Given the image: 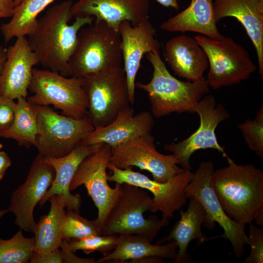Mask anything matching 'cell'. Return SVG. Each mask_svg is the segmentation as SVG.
Segmentation results:
<instances>
[{
  "instance_id": "1",
  "label": "cell",
  "mask_w": 263,
  "mask_h": 263,
  "mask_svg": "<svg viewBox=\"0 0 263 263\" xmlns=\"http://www.w3.org/2000/svg\"><path fill=\"white\" fill-rule=\"evenodd\" d=\"M72 0H64L51 7L40 18L28 36V41L42 67L67 76L68 62L75 48L77 35L86 25L91 24L93 17L73 16Z\"/></svg>"
},
{
  "instance_id": "2",
  "label": "cell",
  "mask_w": 263,
  "mask_h": 263,
  "mask_svg": "<svg viewBox=\"0 0 263 263\" xmlns=\"http://www.w3.org/2000/svg\"><path fill=\"white\" fill-rule=\"evenodd\" d=\"M228 166L214 170L211 181L227 215L246 225L263 210V171L252 164H237L229 156Z\"/></svg>"
},
{
  "instance_id": "3",
  "label": "cell",
  "mask_w": 263,
  "mask_h": 263,
  "mask_svg": "<svg viewBox=\"0 0 263 263\" xmlns=\"http://www.w3.org/2000/svg\"><path fill=\"white\" fill-rule=\"evenodd\" d=\"M146 56L153 67L152 77L147 84L135 82V87L147 93L152 115L159 118L173 113H195L199 102L209 92L206 78L181 81L168 71L159 51Z\"/></svg>"
},
{
  "instance_id": "4",
  "label": "cell",
  "mask_w": 263,
  "mask_h": 263,
  "mask_svg": "<svg viewBox=\"0 0 263 263\" xmlns=\"http://www.w3.org/2000/svg\"><path fill=\"white\" fill-rule=\"evenodd\" d=\"M119 33L102 20L82 28L68 62V76L81 77L121 67Z\"/></svg>"
},
{
  "instance_id": "5",
  "label": "cell",
  "mask_w": 263,
  "mask_h": 263,
  "mask_svg": "<svg viewBox=\"0 0 263 263\" xmlns=\"http://www.w3.org/2000/svg\"><path fill=\"white\" fill-rule=\"evenodd\" d=\"M117 192L104 222L101 235L133 234L151 242L169 220L155 215L147 219L153 200L146 189L127 183H115Z\"/></svg>"
},
{
  "instance_id": "6",
  "label": "cell",
  "mask_w": 263,
  "mask_h": 263,
  "mask_svg": "<svg viewBox=\"0 0 263 263\" xmlns=\"http://www.w3.org/2000/svg\"><path fill=\"white\" fill-rule=\"evenodd\" d=\"M27 98L32 105L49 106L61 110L62 114L75 119L86 116L88 98L81 77H67L48 69L34 68Z\"/></svg>"
},
{
  "instance_id": "7",
  "label": "cell",
  "mask_w": 263,
  "mask_h": 263,
  "mask_svg": "<svg viewBox=\"0 0 263 263\" xmlns=\"http://www.w3.org/2000/svg\"><path fill=\"white\" fill-rule=\"evenodd\" d=\"M81 78L88 98L86 116L94 129L112 123L131 104L125 73L122 67Z\"/></svg>"
},
{
  "instance_id": "8",
  "label": "cell",
  "mask_w": 263,
  "mask_h": 263,
  "mask_svg": "<svg viewBox=\"0 0 263 263\" xmlns=\"http://www.w3.org/2000/svg\"><path fill=\"white\" fill-rule=\"evenodd\" d=\"M32 105L38 125L35 147L42 156L58 158L68 154L94 129L87 116L75 119L59 114L49 106Z\"/></svg>"
},
{
  "instance_id": "9",
  "label": "cell",
  "mask_w": 263,
  "mask_h": 263,
  "mask_svg": "<svg viewBox=\"0 0 263 263\" xmlns=\"http://www.w3.org/2000/svg\"><path fill=\"white\" fill-rule=\"evenodd\" d=\"M214 170L211 160L201 163L186 187V196L187 199H196L200 203L207 214L204 226L213 230L218 223L224 231L219 237L229 240L236 257L240 258L244 255V245H248L245 225L232 220L222 207L212 184Z\"/></svg>"
},
{
  "instance_id": "10",
  "label": "cell",
  "mask_w": 263,
  "mask_h": 263,
  "mask_svg": "<svg viewBox=\"0 0 263 263\" xmlns=\"http://www.w3.org/2000/svg\"><path fill=\"white\" fill-rule=\"evenodd\" d=\"M194 38L207 56L209 68L206 79L212 89L238 84L256 70L247 51L231 38L218 40L198 35Z\"/></svg>"
},
{
  "instance_id": "11",
  "label": "cell",
  "mask_w": 263,
  "mask_h": 263,
  "mask_svg": "<svg viewBox=\"0 0 263 263\" xmlns=\"http://www.w3.org/2000/svg\"><path fill=\"white\" fill-rule=\"evenodd\" d=\"M107 169L112 171L111 175H107L108 181L127 183L150 191L153 197L150 211H161L162 218L168 220L173 218L174 213L186 204L185 189L193 174L190 170H185L169 181L161 183L133 171L132 167L121 169L109 163Z\"/></svg>"
},
{
  "instance_id": "12",
  "label": "cell",
  "mask_w": 263,
  "mask_h": 263,
  "mask_svg": "<svg viewBox=\"0 0 263 263\" xmlns=\"http://www.w3.org/2000/svg\"><path fill=\"white\" fill-rule=\"evenodd\" d=\"M111 149L110 164L121 169L135 166L147 170L158 183H166L186 170L178 166L173 154H163L157 150L151 133Z\"/></svg>"
},
{
  "instance_id": "13",
  "label": "cell",
  "mask_w": 263,
  "mask_h": 263,
  "mask_svg": "<svg viewBox=\"0 0 263 263\" xmlns=\"http://www.w3.org/2000/svg\"><path fill=\"white\" fill-rule=\"evenodd\" d=\"M200 118L197 130L187 138L176 143H171L164 146L167 151L170 152L178 161V164L186 170H191L189 159L198 150L212 149L228 156L218 141L215 134L217 126L228 119L230 114L222 104H217L214 96L211 94L203 97L199 102L195 111Z\"/></svg>"
},
{
  "instance_id": "14",
  "label": "cell",
  "mask_w": 263,
  "mask_h": 263,
  "mask_svg": "<svg viewBox=\"0 0 263 263\" xmlns=\"http://www.w3.org/2000/svg\"><path fill=\"white\" fill-rule=\"evenodd\" d=\"M111 154V146L103 144L98 150L81 162L70 185V191L85 186L97 208V217L94 221L100 232L117 192V185L112 188L107 179L106 170Z\"/></svg>"
},
{
  "instance_id": "15",
  "label": "cell",
  "mask_w": 263,
  "mask_h": 263,
  "mask_svg": "<svg viewBox=\"0 0 263 263\" xmlns=\"http://www.w3.org/2000/svg\"><path fill=\"white\" fill-rule=\"evenodd\" d=\"M55 177L54 168L44 162L38 154L26 180L12 193L8 209L15 215V223L22 230L34 233L37 224L33 216L34 208L44 197Z\"/></svg>"
},
{
  "instance_id": "16",
  "label": "cell",
  "mask_w": 263,
  "mask_h": 263,
  "mask_svg": "<svg viewBox=\"0 0 263 263\" xmlns=\"http://www.w3.org/2000/svg\"><path fill=\"white\" fill-rule=\"evenodd\" d=\"M121 38L124 70L131 104L135 100V78L145 54L159 51L160 44L155 38L156 29L148 19L133 25L128 21H123L118 30Z\"/></svg>"
},
{
  "instance_id": "17",
  "label": "cell",
  "mask_w": 263,
  "mask_h": 263,
  "mask_svg": "<svg viewBox=\"0 0 263 263\" xmlns=\"http://www.w3.org/2000/svg\"><path fill=\"white\" fill-rule=\"evenodd\" d=\"M39 64L26 37L17 38L6 49V58L0 76V95L11 99L26 97L34 66Z\"/></svg>"
},
{
  "instance_id": "18",
  "label": "cell",
  "mask_w": 263,
  "mask_h": 263,
  "mask_svg": "<svg viewBox=\"0 0 263 263\" xmlns=\"http://www.w3.org/2000/svg\"><path fill=\"white\" fill-rule=\"evenodd\" d=\"M149 0H77L73 3V17H95L118 31L120 23L133 25L148 19Z\"/></svg>"
},
{
  "instance_id": "19",
  "label": "cell",
  "mask_w": 263,
  "mask_h": 263,
  "mask_svg": "<svg viewBox=\"0 0 263 263\" xmlns=\"http://www.w3.org/2000/svg\"><path fill=\"white\" fill-rule=\"evenodd\" d=\"M154 121L152 114L142 111L134 114L129 106L110 124L94 129L80 143L84 145L106 144L114 148L134 138L150 134Z\"/></svg>"
},
{
  "instance_id": "20",
  "label": "cell",
  "mask_w": 263,
  "mask_h": 263,
  "mask_svg": "<svg viewBox=\"0 0 263 263\" xmlns=\"http://www.w3.org/2000/svg\"><path fill=\"white\" fill-rule=\"evenodd\" d=\"M178 246L171 240L167 244H153L144 237L133 234L119 235L115 248L96 261V263H162L165 259L175 260Z\"/></svg>"
},
{
  "instance_id": "21",
  "label": "cell",
  "mask_w": 263,
  "mask_h": 263,
  "mask_svg": "<svg viewBox=\"0 0 263 263\" xmlns=\"http://www.w3.org/2000/svg\"><path fill=\"white\" fill-rule=\"evenodd\" d=\"M216 22L222 19L236 18L244 26L255 48L259 72L263 78V1L213 0Z\"/></svg>"
},
{
  "instance_id": "22",
  "label": "cell",
  "mask_w": 263,
  "mask_h": 263,
  "mask_svg": "<svg viewBox=\"0 0 263 263\" xmlns=\"http://www.w3.org/2000/svg\"><path fill=\"white\" fill-rule=\"evenodd\" d=\"M102 144L84 145L79 144L69 153L58 158L42 156L43 161L54 168L55 177L47 193L39 203L41 207L52 196L57 194L63 196L67 200V209L79 213L81 197L79 194L71 193V182L81 162L88 155L98 150Z\"/></svg>"
},
{
  "instance_id": "23",
  "label": "cell",
  "mask_w": 263,
  "mask_h": 263,
  "mask_svg": "<svg viewBox=\"0 0 263 263\" xmlns=\"http://www.w3.org/2000/svg\"><path fill=\"white\" fill-rule=\"evenodd\" d=\"M166 62L180 77L190 81L201 79L208 67L207 56L196 39L182 35L174 37L165 44Z\"/></svg>"
},
{
  "instance_id": "24",
  "label": "cell",
  "mask_w": 263,
  "mask_h": 263,
  "mask_svg": "<svg viewBox=\"0 0 263 263\" xmlns=\"http://www.w3.org/2000/svg\"><path fill=\"white\" fill-rule=\"evenodd\" d=\"M180 219L174 225L167 237L161 239L157 244L173 240L178 246V253L175 263H191V257L188 251L189 244L197 240L198 244L207 242L209 238L202 232L201 226L205 224L207 214L206 210L196 199H191L186 211L181 209Z\"/></svg>"
},
{
  "instance_id": "25",
  "label": "cell",
  "mask_w": 263,
  "mask_h": 263,
  "mask_svg": "<svg viewBox=\"0 0 263 263\" xmlns=\"http://www.w3.org/2000/svg\"><path fill=\"white\" fill-rule=\"evenodd\" d=\"M214 18L213 0H191L185 10L164 21L162 30L168 32H194L215 39L224 38Z\"/></svg>"
},
{
  "instance_id": "26",
  "label": "cell",
  "mask_w": 263,
  "mask_h": 263,
  "mask_svg": "<svg viewBox=\"0 0 263 263\" xmlns=\"http://www.w3.org/2000/svg\"><path fill=\"white\" fill-rule=\"evenodd\" d=\"M50 209L36 224L35 231V252L42 255L60 247L63 241V227L68 203L62 196L55 194L49 199Z\"/></svg>"
},
{
  "instance_id": "27",
  "label": "cell",
  "mask_w": 263,
  "mask_h": 263,
  "mask_svg": "<svg viewBox=\"0 0 263 263\" xmlns=\"http://www.w3.org/2000/svg\"><path fill=\"white\" fill-rule=\"evenodd\" d=\"M55 0H23L15 7L10 20L0 26L5 43L14 38L26 37L34 30L38 15Z\"/></svg>"
},
{
  "instance_id": "28",
  "label": "cell",
  "mask_w": 263,
  "mask_h": 263,
  "mask_svg": "<svg viewBox=\"0 0 263 263\" xmlns=\"http://www.w3.org/2000/svg\"><path fill=\"white\" fill-rule=\"evenodd\" d=\"M38 125L35 110L25 97L17 99L14 119L1 137L15 140L20 146L29 148L36 145Z\"/></svg>"
},
{
  "instance_id": "29",
  "label": "cell",
  "mask_w": 263,
  "mask_h": 263,
  "mask_svg": "<svg viewBox=\"0 0 263 263\" xmlns=\"http://www.w3.org/2000/svg\"><path fill=\"white\" fill-rule=\"evenodd\" d=\"M35 244V237H25L21 229L9 240L0 238V263H30Z\"/></svg>"
},
{
  "instance_id": "30",
  "label": "cell",
  "mask_w": 263,
  "mask_h": 263,
  "mask_svg": "<svg viewBox=\"0 0 263 263\" xmlns=\"http://www.w3.org/2000/svg\"><path fill=\"white\" fill-rule=\"evenodd\" d=\"M118 239V234L93 235L79 240L63 239L60 247L74 253L82 250L86 254L97 251L105 256L115 248Z\"/></svg>"
},
{
  "instance_id": "31",
  "label": "cell",
  "mask_w": 263,
  "mask_h": 263,
  "mask_svg": "<svg viewBox=\"0 0 263 263\" xmlns=\"http://www.w3.org/2000/svg\"><path fill=\"white\" fill-rule=\"evenodd\" d=\"M93 235H101L94 220H88L78 212L67 209L63 227V239L79 240Z\"/></svg>"
},
{
  "instance_id": "32",
  "label": "cell",
  "mask_w": 263,
  "mask_h": 263,
  "mask_svg": "<svg viewBox=\"0 0 263 263\" xmlns=\"http://www.w3.org/2000/svg\"><path fill=\"white\" fill-rule=\"evenodd\" d=\"M249 149L263 157V104L253 119H247L238 125Z\"/></svg>"
},
{
  "instance_id": "33",
  "label": "cell",
  "mask_w": 263,
  "mask_h": 263,
  "mask_svg": "<svg viewBox=\"0 0 263 263\" xmlns=\"http://www.w3.org/2000/svg\"><path fill=\"white\" fill-rule=\"evenodd\" d=\"M248 241L251 246L249 255L244 260V263H263V229L252 223L249 224Z\"/></svg>"
},
{
  "instance_id": "34",
  "label": "cell",
  "mask_w": 263,
  "mask_h": 263,
  "mask_svg": "<svg viewBox=\"0 0 263 263\" xmlns=\"http://www.w3.org/2000/svg\"><path fill=\"white\" fill-rule=\"evenodd\" d=\"M16 102L0 95V137L13 123Z\"/></svg>"
},
{
  "instance_id": "35",
  "label": "cell",
  "mask_w": 263,
  "mask_h": 263,
  "mask_svg": "<svg viewBox=\"0 0 263 263\" xmlns=\"http://www.w3.org/2000/svg\"><path fill=\"white\" fill-rule=\"evenodd\" d=\"M30 263H62L61 251L58 249L49 253L39 255L34 252Z\"/></svg>"
},
{
  "instance_id": "36",
  "label": "cell",
  "mask_w": 263,
  "mask_h": 263,
  "mask_svg": "<svg viewBox=\"0 0 263 263\" xmlns=\"http://www.w3.org/2000/svg\"><path fill=\"white\" fill-rule=\"evenodd\" d=\"M61 255L64 263H96L94 258H81L76 256L74 252L61 248Z\"/></svg>"
},
{
  "instance_id": "37",
  "label": "cell",
  "mask_w": 263,
  "mask_h": 263,
  "mask_svg": "<svg viewBox=\"0 0 263 263\" xmlns=\"http://www.w3.org/2000/svg\"><path fill=\"white\" fill-rule=\"evenodd\" d=\"M15 7L11 0H0V19L11 17Z\"/></svg>"
},
{
  "instance_id": "38",
  "label": "cell",
  "mask_w": 263,
  "mask_h": 263,
  "mask_svg": "<svg viewBox=\"0 0 263 263\" xmlns=\"http://www.w3.org/2000/svg\"><path fill=\"white\" fill-rule=\"evenodd\" d=\"M11 164V159L7 154L4 151L0 150V181L2 179Z\"/></svg>"
},
{
  "instance_id": "39",
  "label": "cell",
  "mask_w": 263,
  "mask_h": 263,
  "mask_svg": "<svg viewBox=\"0 0 263 263\" xmlns=\"http://www.w3.org/2000/svg\"><path fill=\"white\" fill-rule=\"evenodd\" d=\"M162 5L166 7H172L176 10L179 8L178 0H156Z\"/></svg>"
},
{
  "instance_id": "40",
  "label": "cell",
  "mask_w": 263,
  "mask_h": 263,
  "mask_svg": "<svg viewBox=\"0 0 263 263\" xmlns=\"http://www.w3.org/2000/svg\"><path fill=\"white\" fill-rule=\"evenodd\" d=\"M6 58V49L2 45L0 41V76Z\"/></svg>"
},
{
  "instance_id": "41",
  "label": "cell",
  "mask_w": 263,
  "mask_h": 263,
  "mask_svg": "<svg viewBox=\"0 0 263 263\" xmlns=\"http://www.w3.org/2000/svg\"><path fill=\"white\" fill-rule=\"evenodd\" d=\"M256 224L260 227L263 226V210H261L254 220Z\"/></svg>"
},
{
  "instance_id": "42",
  "label": "cell",
  "mask_w": 263,
  "mask_h": 263,
  "mask_svg": "<svg viewBox=\"0 0 263 263\" xmlns=\"http://www.w3.org/2000/svg\"><path fill=\"white\" fill-rule=\"evenodd\" d=\"M8 211V209H1L0 210V219Z\"/></svg>"
},
{
  "instance_id": "43",
  "label": "cell",
  "mask_w": 263,
  "mask_h": 263,
  "mask_svg": "<svg viewBox=\"0 0 263 263\" xmlns=\"http://www.w3.org/2000/svg\"><path fill=\"white\" fill-rule=\"evenodd\" d=\"M14 4L15 7L19 5L23 0H11Z\"/></svg>"
},
{
  "instance_id": "44",
  "label": "cell",
  "mask_w": 263,
  "mask_h": 263,
  "mask_svg": "<svg viewBox=\"0 0 263 263\" xmlns=\"http://www.w3.org/2000/svg\"><path fill=\"white\" fill-rule=\"evenodd\" d=\"M3 147V145L2 144L0 143V150H1L2 149Z\"/></svg>"
},
{
  "instance_id": "45",
  "label": "cell",
  "mask_w": 263,
  "mask_h": 263,
  "mask_svg": "<svg viewBox=\"0 0 263 263\" xmlns=\"http://www.w3.org/2000/svg\"><path fill=\"white\" fill-rule=\"evenodd\" d=\"M261 0L263 1V0Z\"/></svg>"
}]
</instances>
